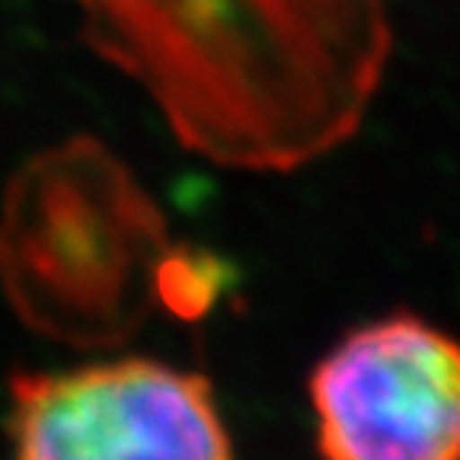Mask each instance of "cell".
Segmentation results:
<instances>
[{
    "instance_id": "obj_1",
    "label": "cell",
    "mask_w": 460,
    "mask_h": 460,
    "mask_svg": "<svg viewBox=\"0 0 460 460\" xmlns=\"http://www.w3.org/2000/svg\"><path fill=\"white\" fill-rule=\"evenodd\" d=\"M80 36L186 151L285 172L352 137L390 55L384 0H74Z\"/></svg>"
},
{
    "instance_id": "obj_2",
    "label": "cell",
    "mask_w": 460,
    "mask_h": 460,
    "mask_svg": "<svg viewBox=\"0 0 460 460\" xmlns=\"http://www.w3.org/2000/svg\"><path fill=\"white\" fill-rule=\"evenodd\" d=\"M13 460H234L208 377L115 358L10 381Z\"/></svg>"
},
{
    "instance_id": "obj_3",
    "label": "cell",
    "mask_w": 460,
    "mask_h": 460,
    "mask_svg": "<svg viewBox=\"0 0 460 460\" xmlns=\"http://www.w3.org/2000/svg\"><path fill=\"white\" fill-rule=\"evenodd\" d=\"M326 460H460V342L410 314L349 332L310 374Z\"/></svg>"
}]
</instances>
